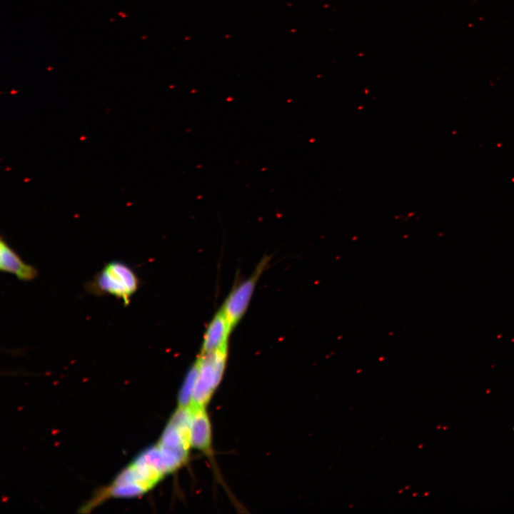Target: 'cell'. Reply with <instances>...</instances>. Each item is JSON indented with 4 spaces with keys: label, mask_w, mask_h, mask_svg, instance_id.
Wrapping results in <instances>:
<instances>
[{
    "label": "cell",
    "mask_w": 514,
    "mask_h": 514,
    "mask_svg": "<svg viewBox=\"0 0 514 514\" xmlns=\"http://www.w3.org/2000/svg\"><path fill=\"white\" fill-rule=\"evenodd\" d=\"M139 280L133 270L126 263L113 261L107 263L86 284L88 292L95 296L109 295L121 300L126 306L136 292Z\"/></svg>",
    "instance_id": "obj_1"
},
{
    "label": "cell",
    "mask_w": 514,
    "mask_h": 514,
    "mask_svg": "<svg viewBox=\"0 0 514 514\" xmlns=\"http://www.w3.org/2000/svg\"><path fill=\"white\" fill-rule=\"evenodd\" d=\"M228 356V346L202 353L197 358L199 373L191 406H206L220 383Z\"/></svg>",
    "instance_id": "obj_2"
},
{
    "label": "cell",
    "mask_w": 514,
    "mask_h": 514,
    "mask_svg": "<svg viewBox=\"0 0 514 514\" xmlns=\"http://www.w3.org/2000/svg\"><path fill=\"white\" fill-rule=\"evenodd\" d=\"M268 260V257L263 258L252 275L235 286L224 301L221 310L233 329L245 314L256 283L266 267Z\"/></svg>",
    "instance_id": "obj_3"
},
{
    "label": "cell",
    "mask_w": 514,
    "mask_h": 514,
    "mask_svg": "<svg viewBox=\"0 0 514 514\" xmlns=\"http://www.w3.org/2000/svg\"><path fill=\"white\" fill-rule=\"evenodd\" d=\"M0 269L14 275L19 280L29 281L38 276L37 269L24 261L19 254L4 239L0 243Z\"/></svg>",
    "instance_id": "obj_4"
},
{
    "label": "cell",
    "mask_w": 514,
    "mask_h": 514,
    "mask_svg": "<svg viewBox=\"0 0 514 514\" xmlns=\"http://www.w3.org/2000/svg\"><path fill=\"white\" fill-rule=\"evenodd\" d=\"M232 330L223 311H218L206 328L201 353L211 352L228 346V337Z\"/></svg>",
    "instance_id": "obj_5"
},
{
    "label": "cell",
    "mask_w": 514,
    "mask_h": 514,
    "mask_svg": "<svg viewBox=\"0 0 514 514\" xmlns=\"http://www.w3.org/2000/svg\"><path fill=\"white\" fill-rule=\"evenodd\" d=\"M191 410V444L206 453L211 452V428L204 406H190Z\"/></svg>",
    "instance_id": "obj_6"
},
{
    "label": "cell",
    "mask_w": 514,
    "mask_h": 514,
    "mask_svg": "<svg viewBox=\"0 0 514 514\" xmlns=\"http://www.w3.org/2000/svg\"><path fill=\"white\" fill-rule=\"evenodd\" d=\"M199 373V362L197 359L189 369L178 395V408H189Z\"/></svg>",
    "instance_id": "obj_7"
},
{
    "label": "cell",
    "mask_w": 514,
    "mask_h": 514,
    "mask_svg": "<svg viewBox=\"0 0 514 514\" xmlns=\"http://www.w3.org/2000/svg\"><path fill=\"white\" fill-rule=\"evenodd\" d=\"M137 459L148 463L164 475L168 473L165 465L161 451L158 445L151 446L140 453L136 457Z\"/></svg>",
    "instance_id": "obj_8"
}]
</instances>
